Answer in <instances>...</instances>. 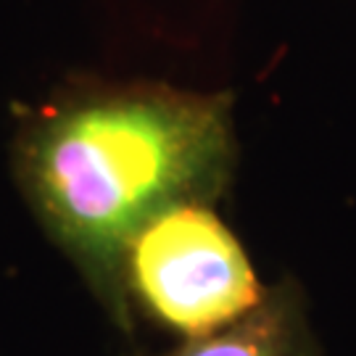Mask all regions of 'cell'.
I'll use <instances>...</instances> for the list:
<instances>
[{
    "instance_id": "1",
    "label": "cell",
    "mask_w": 356,
    "mask_h": 356,
    "mask_svg": "<svg viewBox=\"0 0 356 356\" xmlns=\"http://www.w3.org/2000/svg\"><path fill=\"white\" fill-rule=\"evenodd\" d=\"M235 159L227 95L164 85L72 92L32 111L13 138L32 211L122 327L132 238L172 206L214 204Z\"/></svg>"
},
{
    "instance_id": "2",
    "label": "cell",
    "mask_w": 356,
    "mask_h": 356,
    "mask_svg": "<svg viewBox=\"0 0 356 356\" xmlns=\"http://www.w3.org/2000/svg\"><path fill=\"white\" fill-rule=\"evenodd\" d=\"M124 288L185 341L227 327L264 298L251 259L209 204L172 206L132 238Z\"/></svg>"
},
{
    "instance_id": "3",
    "label": "cell",
    "mask_w": 356,
    "mask_h": 356,
    "mask_svg": "<svg viewBox=\"0 0 356 356\" xmlns=\"http://www.w3.org/2000/svg\"><path fill=\"white\" fill-rule=\"evenodd\" d=\"M166 356H317V338L301 291L280 282L245 317Z\"/></svg>"
}]
</instances>
